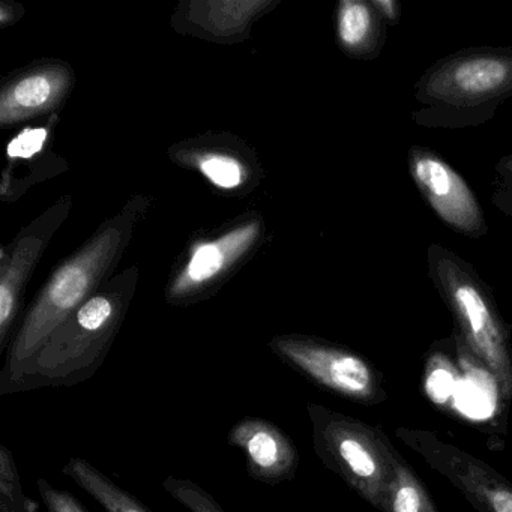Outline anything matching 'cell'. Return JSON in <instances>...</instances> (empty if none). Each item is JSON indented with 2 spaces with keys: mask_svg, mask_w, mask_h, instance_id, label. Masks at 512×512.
Returning a JSON list of instances; mask_svg holds the SVG:
<instances>
[{
  "mask_svg": "<svg viewBox=\"0 0 512 512\" xmlns=\"http://www.w3.org/2000/svg\"><path fill=\"white\" fill-rule=\"evenodd\" d=\"M421 499L418 491L410 485H404L398 490L394 502V512H419Z\"/></svg>",
  "mask_w": 512,
  "mask_h": 512,
  "instance_id": "7402d4cb",
  "label": "cell"
},
{
  "mask_svg": "<svg viewBox=\"0 0 512 512\" xmlns=\"http://www.w3.org/2000/svg\"><path fill=\"white\" fill-rule=\"evenodd\" d=\"M269 5L268 0H206L190 4L187 17L205 34L229 40L241 37Z\"/></svg>",
  "mask_w": 512,
  "mask_h": 512,
  "instance_id": "7c38bea8",
  "label": "cell"
},
{
  "mask_svg": "<svg viewBox=\"0 0 512 512\" xmlns=\"http://www.w3.org/2000/svg\"><path fill=\"white\" fill-rule=\"evenodd\" d=\"M73 86V71L50 64L14 77L0 94V124H20L56 109Z\"/></svg>",
  "mask_w": 512,
  "mask_h": 512,
  "instance_id": "9c48e42d",
  "label": "cell"
},
{
  "mask_svg": "<svg viewBox=\"0 0 512 512\" xmlns=\"http://www.w3.org/2000/svg\"><path fill=\"white\" fill-rule=\"evenodd\" d=\"M413 98L416 127L457 131L481 127L512 100V47H467L421 74Z\"/></svg>",
  "mask_w": 512,
  "mask_h": 512,
  "instance_id": "6da1fadb",
  "label": "cell"
},
{
  "mask_svg": "<svg viewBox=\"0 0 512 512\" xmlns=\"http://www.w3.org/2000/svg\"><path fill=\"white\" fill-rule=\"evenodd\" d=\"M428 394L436 401H445L452 392V376L445 368H437L428 377Z\"/></svg>",
  "mask_w": 512,
  "mask_h": 512,
  "instance_id": "ffe728a7",
  "label": "cell"
},
{
  "mask_svg": "<svg viewBox=\"0 0 512 512\" xmlns=\"http://www.w3.org/2000/svg\"><path fill=\"white\" fill-rule=\"evenodd\" d=\"M0 476H2V508L4 512H25L22 493H20L19 479H17L16 466L7 449L2 446L0 451Z\"/></svg>",
  "mask_w": 512,
  "mask_h": 512,
  "instance_id": "e0dca14e",
  "label": "cell"
},
{
  "mask_svg": "<svg viewBox=\"0 0 512 512\" xmlns=\"http://www.w3.org/2000/svg\"><path fill=\"white\" fill-rule=\"evenodd\" d=\"M136 278L130 269L95 292L50 335L14 386L64 385L91 376L121 325Z\"/></svg>",
  "mask_w": 512,
  "mask_h": 512,
  "instance_id": "3957f363",
  "label": "cell"
},
{
  "mask_svg": "<svg viewBox=\"0 0 512 512\" xmlns=\"http://www.w3.org/2000/svg\"><path fill=\"white\" fill-rule=\"evenodd\" d=\"M229 442L244 451L251 476L280 482L292 476L298 455L280 427L259 418H245L230 431Z\"/></svg>",
  "mask_w": 512,
  "mask_h": 512,
  "instance_id": "30bf717a",
  "label": "cell"
},
{
  "mask_svg": "<svg viewBox=\"0 0 512 512\" xmlns=\"http://www.w3.org/2000/svg\"><path fill=\"white\" fill-rule=\"evenodd\" d=\"M38 485H40V493L49 512H86V509H83L71 494L58 490L44 479H40Z\"/></svg>",
  "mask_w": 512,
  "mask_h": 512,
  "instance_id": "d6986e66",
  "label": "cell"
},
{
  "mask_svg": "<svg viewBox=\"0 0 512 512\" xmlns=\"http://www.w3.org/2000/svg\"><path fill=\"white\" fill-rule=\"evenodd\" d=\"M494 170H496L497 178L502 181H512V154L500 158Z\"/></svg>",
  "mask_w": 512,
  "mask_h": 512,
  "instance_id": "d4e9b609",
  "label": "cell"
},
{
  "mask_svg": "<svg viewBox=\"0 0 512 512\" xmlns=\"http://www.w3.org/2000/svg\"><path fill=\"white\" fill-rule=\"evenodd\" d=\"M65 473L88 491L107 512H148L133 496L113 484L106 475L83 458H71Z\"/></svg>",
  "mask_w": 512,
  "mask_h": 512,
  "instance_id": "4fadbf2b",
  "label": "cell"
},
{
  "mask_svg": "<svg viewBox=\"0 0 512 512\" xmlns=\"http://www.w3.org/2000/svg\"><path fill=\"white\" fill-rule=\"evenodd\" d=\"M335 35L347 58L374 61L385 47L388 26L371 0H340L335 13Z\"/></svg>",
  "mask_w": 512,
  "mask_h": 512,
  "instance_id": "8fae6325",
  "label": "cell"
},
{
  "mask_svg": "<svg viewBox=\"0 0 512 512\" xmlns=\"http://www.w3.org/2000/svg\"><path fill=\"white\" fill-rule=\"evenodd\" d=\"M427 272L473 346L490 359L500 358L505 350V331L493 290L475 266L434 242L427 248Z\"/></svg>",
  "mask_w": 512,
  "mask_h": 512,
  "instance_id": "277c9868",
  "label": "cell"
},
{
  "mask_svg": "<svg viewBox=\"0 0 512 512\" xmlns=\"http://www.w3.org/2000/svg\"><path fill=\"white\" fill-rule=\"evenodd\" d=\"M137 215L139 205L127 206L122 215L101 227L82 250L53 272L14 338L5 368L4 388L7 383L14 388L26 365L50 335L94 295L127 245Z\"/></svg>",
  "mask_w": 512,
  "mask_h": 512,
  "instance_id": "7a4b0ae2",
  "label": "cell"
},
{
  "mask_svg": "<svg viewBox=\"0 0 512 512\" xmlns=\"http://www.w3.org/2000/svg\"><path fill=\"white\" fill-rule=\"evenodd\" d=\"M70 203H58L52 211L35 221L11 245L10 256L2 251L0 265V346H5L8 332L16 319L20 295L35 263L49 241L50 233L56 229L70 211Z\"/></svg>",
  "mask_w": 512,
  "mask_h": 512,
  "instance_id": "ba28073f",
  "label": "cell"
},
{
  "mask_svg": "<svg viewBox=\"0 0 512 512\" xmlns=\"http://www.w3.org/2000/svg\"><path fill=\"white\" fill-rule=\"evenodd\" d=\"M491 505L496 512H512V493L505 490L496 491L491 496Z\"/></svg>",
  "mask_w": 512,
  "mask_h": 512,
  "instance_id": "cb8c5ba5",
  "label": "cell"
},
{
  "mask_svg": "<svg viewBox=\"0 0 512 512\" xmlns=\"http://www.w3.org/2000/svg\"><path fill=\"white\" fill-rule=\"evenodd\" d=\"M164 488L193 512H224L212 496L194 482L169 478L164 481Z\"/></svg>",
  "mask_w": 512,
  "mask_h": 512,
  "instance_id": "2e32d148",
  "label": "cell"
},
{
  "mask_svg": "<svg viewBox=\"0 0 512 512\" xmlns=\"http://www.w3.org/2000/svg\"><path fill=\"white\" fill-rule=\"evenodd\" d=\"M371 2L386 26H397L400 23L403 13H401V5L397 0H371Z\"/></svg>",
  "mask_w": 512,
  "mask_h": 512,
  "instance_id": "603a6c76",
  "label": "cell"
},
{
  "mask_svg": "<svg viewBox=\"0 0 512 512\" xmlns=\"http://www.w3.org/2000/svg\"><path fill=\"white\" fill-rule=\"evenodd\" d=\"M260 232V221L251 220L217 239L194 245L187 263L170 286L169 298L182 301L205 292L250 253L259 241Z\"/></svg>",
  "mask_w": 512,
  "mask_h": 512,
  "instance_id": "52a82bcc",
  "label": "cell"
},
{
  "mask_svg": "<svg viewBox=\"0 0 512 512\" xmlns=\"http://www.w3.org/2000/svg\"><path fill=\"white\" fill-rule=\"evenodd\" d=\"M200 172L217 187L235 190L245 179V167L238 158L223 152H206L196 161Z\"/></svg>",
  "mask_w": 512,
  "mask_h": 512,
  "instance_id": "5bb4252c",
  "label": "cell"
},
{
  "mask_svg": "<svg viewBox=\"0 0 512 512\" xmlns=\"http://www.w3.org/2000/svg\"><path fill=\"white\" fill-rule=\"evenodd\" d=\"M49 137L46 128H34V130L22 131L8 146V157L10 158H32L43 149Z\"/></svg>",
  "mask_w": 512,
  "mask_h": 512,
  "instance_id": "ac0fdd59",
  "label": "cell"
},
{
  "mask_svg": "<svg viewBox=\"0 0 512 512\" xmlns=\"http://www.w3.org/2000/svg\"><path fill=\"white\" fill-rule=\"evenodd\" d=\"M493 187L491 203L497 211L512 220V181H502V179L496 178Z\"/></svg>",
  "mask_w": 512,
  "mask_h": 512,
  "instance_id": "44dd1931",
  "label": "cell"
},
{
  "mask_svg": "<svg viewBox=\"0 0 512 512\" xmlns=\"http://www.w3.org/2000/svg\"><path fill=\"white\" fill-rule=\"evenodd\" d=\"M271 347L281 359L334 391L361 395L370 388L367 364L346 350L296 335L274 338Z\"/></svg>",
  "mask_w": 512,
  "mask_h": 512,
  "instance_id": "8992f818",
  "label": "cell"
},
{
  "mask_svg": "<svg viewBox=\"0 0 512 512\" xmlns=\"http://www.w3.org/2000/svg\"><path fill=\"white\" fill-rule=\"evenodd\" d=\"M407 172L425 205L446 229L473 241L488 235L478 196L442 155L427 146L412 145L407 151Z\"/></svg>",
  "mask_w": 512,
  "mask_h": 512,
  "instance_id": "5b68a950",
  "label": "cell"
},
{
  "mask_svg": "<svg viewBox=\"0 0 512 512\" xmlns=\"http://www.w3.org/2000/svg\"><path fill=\"white\" fill-rule=\"evenodd\" d=\"M326 440L332 442L341 461L359 478H371L376 473V463L370 452L355 437L343 436L337 431L328 430Z\"/></svg>",
  "mask_w": 512,
  "mask_h": 512,
  "instance_id": "9a60e30c",
  "label": "cell"
}]
</instances>
